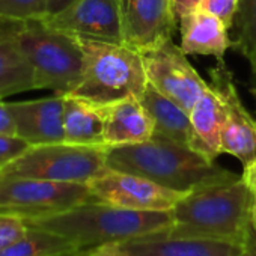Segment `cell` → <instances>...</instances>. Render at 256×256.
I'll return each instance as SVG.
<instances>
[{
	"label": "cell",
	"instance_id": "1",
	"mask_svg": "<svg viewBox=\"0 0 256 256\" xmlns=\"http://www.w3.org/2000/svg\"><path fill=\"white\" fill-rule=\"evenodd\" d=\"M106 162L108 169L140 175L182 193L232 182L241 176L192 148L158 136L142 144L107 146Z\"/></svg>",
	"mask_w": 256,
	"mask_h": 256
},
{
	"label": "cell",
	"instance_id": "2",
	"mask_svg": "<svg viewBox=\"0 0 256 256\" xmlns=\"http://www.w3.org/2000/svg\"><path fill=\"white\" fill-rule=\"evenodd\" d=\"M250 202L242 176L192 192L172 210V224L162 234L244 246L252 232Z\"/></svg>",
	"mask_w": 256,
	"mask_h": 256
},
{
	"label": "cell",
	"instance_id": "3",
	"mask_svg": "<svg viewBox=\"0 0 256 256\" xmlns=\"http://www.w3.org/2000/svg\"><path fill=\"white\" fill-rule=\"evenodd\" d=\"M56 232L82 250L160 234L172 224V211H134L89 200L59 214L26 222Z\"/></svg>",
	"mask_w": 256,
	"mask_h": 256
},
{
	"label": "cell",
	"instance_id": "4",
	"mask_svg": "<svg viewBox=\"0 0 256 256\" xmlns=\"http://www.w3.org/2000/svg\"><path fill=\"white\" fill-rule=\"evenodd\" d=\"M76 38L83 52V74L70 95L106 106L144 94L148 78L139 50L124 42Z\"/></svg>",
	"mask_w": 256,
	"mask_h": 256
},
{
	"label": "cell",
	"instance_id": "5",
	"mask_svg": "<svg viewBox=\"0 0 256 256\" xmlns=\"http://www.w3.org/2000/svg\"><path fill=\"white\" fill-rule=\"evenodd\" d=\"M18 44L32 68L35 89L70 95L80 84L83 52L74 35L50 28L42 18H30L22 24Z\"/></svg>",
	"mask_w": 256,
	"mask_h": 256
},
{
	"label": "cell",
	"instance_id": "6",
	"mask_svg": "<svg viewBox=\"0 0 256 256\" xmlns=\"http://www.w3.org/2000/svg\"><path fill=\"white\" fill-rule=\"evenodd\" d=\"M107 145L90 146L68 142L29 146L0 175L59 182L89 184L107 168Z\"/></svg>",
	"mask_w": 256,
	"mask_h": 256
},
{
	"label": "cell",
	"instance_id": "7",
	"mask_svg": "<svg viewBox=\"0 0 256 256\" xmlns=\"http://www.w3.org/2000/svg\"><path fill=\"white\" fill-rule=\"evenodd\" d=\"M95 200L89 184L0 175V212L32 222Z\"/></svg>",
	"mask_w": 256,
	"mask_h": 256
},
{
	"label": "cell",
	"instance_id": "8",
	"mask_svg": "<svg viewBox=\"0 0 256 256\" xmlns=\"http://www.w3.org/2000/svg\"><path fill=\"white\" fill-rule=\"evenodd\" d=\"M148 83L190 113L196 101L208 89L199 72L187 60L172 38L140 52Z\"/></svg>",
	"mask_w": 256,
	"mask_h": 256
},
{
	"label": "cell",
	"instance_id": "9",
	"mask_svg": "<svg viewBox=\"0 0 256 256\" xmlns=\"http://www.w3.org/2000/svg\"><path fill=\"white\" fill-rule=\"evenodd\" d=\"M210 88L218 95L224 108L220 151L238 158L242 168L256 162V119L247 112L236 90L232 71L224 59L210 70Z\"/></svg>",
	"mask_w": 256,
	"mask_h": 256
},
{
	"label": "cell",
	"instance_id": "10",
	"mask_svg": "<svg viewBox=\"0 0 256 256\" xmlns=\"http://www.w3.org/2000/svg\"><path fill=\"white\" fill-rule=\"evenodd\" d=\"M95 200L134 211H172L188 193L163 187L145 176L107 169L89 182Z\"/></svg>",
	"mask_w": 256,
	"mask_h": 256
},
{
	"label": "cell",
	"instance_id": "11",
	"mask_svg": "<svg viewBox=\"0 0 256 256\" xmlns=\"http://www.w3.org/2000/svg\"><path fill=\"white\" fill-rule=\"evenodd\" d=\"M244 246L228 241L152 234L90 248L94 256H236Z\"/></svg>",
	"mask_w": 256,
	"mask_h": 256
},
{
	"label": "cell",
	"instance_id": "12",
	"mask_svg": "<svg viewBox=\"0 0 256 256\" xmlns=\"http://www.w3.org/2000/svg\"><path fill=\"white\" fill-rule=\"evenodd\" d=\"M124 44L139 52L170 40L176 28L172 0H119Z\"/></svg>",
	"mask_w": 256,
	"mask_h": 256
},
{
	"label": "cell",
	"instance_id": "13",
	"mask_svg": "<svg viewBox=\"0 0 256 256\" xmlns=\"http://www.w3.org/2000/svg\"><path fill=\"white\" fill-rule=\"evenodd\" d=\"M42 20L50 28L76 36L124 42L119 0H76L62 12Z\"/></svg>",
	"mask_w": 256,
	"mask_h": 256
},
{
	"label": "cell",
	"instance_id": "14",
	"mask_svg": "<svg viewBox=\"0 0 256 256\" xmlns=\"http://www.w3.org/2000/svg\"><path fill=\"white\" fill-rule=\"evenodd\" d=\"M64 95L8 102L16 122V134L29 146L65 142Z\"/></svg>",
	"mask_w": 256,
	"mask_h": 256
},
{
	"label": "cell",
	"instance_id": "15",
	"mask_svg": "<svg viewBox=\"0 0 256 256\" xmlns=\"http://www.w3.org/2000/svg\"><path fill=\"white\" fill-rule=\"evenodd\" d=\"M102 112L107 146L142 144L154 136V120L138 96L106 104Z\"/></svg>",
	"mask_w": 256,
	"mask_h": 256
},
{
	"label": "cell",
	"instance_id": "16",
	"mask_svg": "<svg viewBox=\"0 0 256 256\" xmlns=\"http://www.w3.org/2000/svg\"><path fill=\"white\" fill-rule=\"evenodd\" d=\"M181 50L187 56H212L223 60L224 53L232 46L228 28L222 20L204 11H194L180 22Z\"/></svg>",
	"mask_w": 256,
	"mask_h": 256
},
{
	"label": "cell",
	"instance_id": "17",
	"mask_svg": "<svg viewBox=\"0 0 256 256\" xmlns=\"http://www.w3.org/2000/svg\"><path fill=\"white\" fill-rule=\"evenodd\" d=\"M22 24L20 20L0 18V96L35 89L32 68L18 44Z\"/></svg>",
	"mask_w": 256,
	"mask_h": 256
},
{
	"label": "cell",
	"instance_id": "18",
	"mask_svg": "<svg viewBox=\"0 0 256 256\" xmlns=\"http://www.w3.org/2000/svg\"><path fill=\"white\" fill-rule=\"evenodd\" d=\"M139 100L154 120V136L194 150L196 139L188 112L160 94L150 83Z\"/></svg>",
	"mask_w": 256,
	"mask_h": 256
},
{
	"label": "cell",
	"instance_id": "19",
	"mask_svg": "<svg viewBox=\"0 0 256 256\" xmlns=\"http://www.w3.org/2000/svg\"><path fill=\"white\" fill-rule=\"evenodd\" d=\"M64 96L65 142L90 146L106 145L102 106L74 95Z\"/></svg>",
	"mask_w": 256,
	"mask_h": 256
},
{
	"label": "cell",
	"instance_id": "20",
	"mask_svg": "<svg viewBox=\"0 0 256 256\" xmlns=\"http://www.w3.org/2000/svg\"><path fill=\"white\" fill-rule=\"evenodd\" d=\"M192 126L194 132V151L211 162L222 154V130L224 124V108L218 95L210 88L190 110Z\"/></svg>",
	"mask_w": 256,
	"mask_h": 256
},
{
	"label": "cell",
	"instance_id": "21",
	"mask_svg": "<svg viewBox=\"0 0 256 256\" xmlns=\"http://www.w3.org/2000/svg\"><path fill=\"white\" fill-rule=\"evenodd\" d=\"M78 252L82 248L71 240L56 232L28 224L24 235L0 252V256H70Z\"/></svg>",
	"mask_w": 256,
	"mask_h": 256
},
{
	"label": "cell",
	"instance_id": "22",
	"mask_svg": "<svg viewBox=\"0 0 256 256\" xmlns=\"http://www.w3.org/2000/svg\"><path fill=\"white\" fill-rule=\"evenodd\" d=\"M235 47L247 59L256 88V0H240L235 17Z\"/></svg>",
	"mask_w": 256,
	"mask_h": 256
},
{
	"label": "cell",
	"instance_id": "23",
	"mask_svg": "<svg viewBox=\"0 0 256 256\" xmlns=\"http://www.w3.org/2000/svg\"><path fill=\"white\" fill-rule=\"evenodd\" d=\"M47 16V0H0V18L30 20Z\"/></svg>",
	"mask_w": 256,
	"mask_h": 256
},
{
	"label": "cell",
	"instance_id": "24",
	"mask_svg": "<svg viewBox=\"0 0 256 256\" xmlns=\"http://www.w3.org/2000/svg\"><path fill=\"white\" fill-rule=\"evenodd\" d=\"M238 6H240V0H202L199 11L217 17L224 23L228 29H232L235 26Z\"/></svg>",
	"mask_w": 256,
	"mask_h": 256
},
{
	"label": "cell",
	"instance_id": "25",
	"mask_svg": "<svg viewBox=\"0 0 256 256\" xmlns=\"http://www.w3.org/2000/svg\"><path fill=\"white\" fill-rule=\"evenodd\" d=\"M28 230V223L16 216L0 212V252L18 241Z\"/></svg>",
	"mask_w": 256,
	"mask_h": 256
},
{
	"label": "cell",
	"instance_id": "26",
	"mask_svg": "<svg viewBox=\"0 0 256 256\" xmlns=\"http://www.w3.org/2000/svg\"><path fill=\"white\" fill-rule=\"evenodd\" d=\"M29 145L18 136L0 134V172H2L12 160L22 156Z\"/></svg>",
	"mask_w": 256,
	"mask_h": 256
},
{
	"label": "cell",
	"instance_id": "27",
	"mask_svg": "<svg viewBox=\"0 0 256 256\" xmlns=\"http://www.w3.org/2000/svg\"><path fill=\"white\" fill-rule=\"evenodd\" d=\"M241 176L244 178V181L247 182V186L250 188V199H252V202H250V220H252V229L256 234V162L242 168Z\"/></svg>",
	"mask_w": 256,
	"mask_h": 256
},
{
	"label": "cell",
	"instance_id": "28",
	"mask_svg": "<svg viewBox=\"0 0 256 256\" xmlns=\"http://www.w3.org/2000/svg\"><path fill=\"white\" fill-rule=\"evenodd\" d=\"M0 134L5 136H17L16 134V122L10 112L8 102L0 96Z\"/></svg>",
	"mask_w": 256,
	"mask_h": 256
},
{
	"label": "cell",
	"instance_id": "29",
	"mask_svg": "<svg viewBox=\"0 0 256 256\" xmlns=\"http://www.w3.org/2000/svg\"><path fill=\"white\" fill-rule=\"evenodd\" d=\"M200 2L202 0H172V10H174V16H175L176 23L182 17L198 11L200 6Z\"/></svg>",
	"mask_w": 256,
	"mask_h": 256
},
{
	"label": "cell",
	"instance_id": "30",
	"mask_svg": "<svg viewBox=\"0 0 256 256\" xmlns=\"http://www.w3.org/2000/svg\"><path fill=\"white\" fill-rule=\"evenodd\" d=\"M74 2L76 0H47V16H56Z\"/></svg>",
	"mask_w": 256,
	"mask_h": 256
},
{
	"label": "cell",
	"instance_id": "31",
	"mask_svg": "<svg viewBox=\"0 0 256 256\" xmlns=\"http://www.w3.org/2000/svg\"><path fill=\"white\" fill-rule=\"evenodd\" d=\"M236 256H256V234L253 232V229H252V232H250V235L244 244L242 252Z\"/></svg>",
	"mask_w": 256,
	"mask_h": 256
},
{
	"label": "cell",
	"instance_id": "32",
	"mask_svg": "<svg viewBox=\"0 0 256 256\" xmlns=\"http://www.w3.org/2000/svg\"><path fill=\"white\" fill-rule=\"evenodd\" d=\"M70 256H94V254H92V252L89 248V250H82V252H78L76 254H70Z\"/></svg>",
	"mask_w": 256,
	"mask_h": 256
},
{
	"label": "cell",
	"instance_id": "33",
	"mask_svg": "<svg viewBox=\"0 0 256 256\" xmlns=\"http://www.w3.org/2000/svg\"><path fill=\"white\" fill-rule=\"evenodd\" d=\"M254 94H256V88H254Z\"/></svg>",
	"mask_w": 256,
	"mask_h": 256
}]
</instances>
